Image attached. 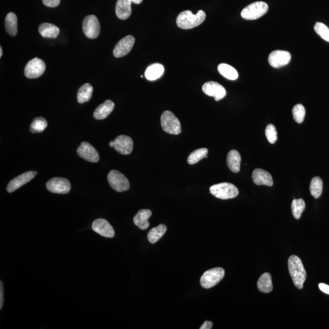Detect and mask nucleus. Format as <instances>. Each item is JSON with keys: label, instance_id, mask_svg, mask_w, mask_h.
Listing matches in <instances>:
<instances>
[{"label": "nucleus", "instance_id": "obj_1", "mask_svg": "<svg viewBox=\"0 0 329 329\" xmlns=\"http://www.w3.org/2000/svg\"><path fill=\"white\" fill-rule=\"evenodd\" d=\"M289 270L294 286L302 289L306 279L307 273L302 262L298 256H290L288 261Z\"/></svg>", "mask_w": 329, "mask_h": 329}, {"label": "nucleus", "instance_id": "obj_2", "mask_svg": "<svg viewBox=\"0 0 329 329\" xmlns=\"http://www.w3.org/2000/svg\"><path fill=\"white\" fill-rule=\"evenodd\" d=\"M206 15L203 10H199L194 15L190 10H185L178 15L176 24L183 30H190L202 24L206 20Z\"/></svg>", "mask_w": 329, "mask_h": 329}, {"label": "nucleus", "instance_id": "obj_3", "mask_svg": "<svg viewBox=\"0 0 329 329\" xmlns=\"http://www.w3.org/2000/svg\"><path fill=\"white\" fill-rule=\"evenodd\" d=\"M210 191L212 195L223 200L234 198L239 193L236 186L227 183H217L212 185L210 187Z\"/></svg>", "mask_w": 329, "mask_h": 329}, {"label": "nucleus", "instance_id": "obj_4", "mask_svg": "<svg viewBox=\"0 0 329 329\" xmlns=\"http://www.w3.org/2000/svg\"><path fill=\"white\" fill-rule=\"evenodd\" d=\"M268 6L263 1H256L248 5L241 12V16L245 20H254L259 19L266 14Z\"/></svg>", "mask_w": 329, "mask_h": 329}, {"label": "nucleus", "instance_id": "obj_5", "mask_svg": "<svg viewBox=\"0 0 329 329\" xmlns=\"http://www.w3.org/2000/svg\"><path fill=\"white\" fill-rule=\"evenodd\" d=\"M160 122L163 130L167 133L178 135L182 131L180 120L171 111L166 110L162 114Z\"/></svg>", "mask_w": 329, "mask_h": 329}, {"label": "nucleus", "instance_id": "obj_6", "mask_svg": "<svg viewBox=\"0 0 329 329\" xmlns=\"http://www.w3.org/2000/svg\"><path fill=\"white\" fill-rule=\"evenodd\" d=\"M225 271L222 268H215L209 269L203 274L200 279L201 286L204 289H209L217 286L223 279Z\"/></svg>", "mask_w": 329, "mask_h": 329}, {"label": "nucleus", "instance_id": "obj_7", "mask_svg": "<svg viewBox=\"0 0 329 329\" xmlns=\"http://www.w3.org/2000/svg\"><path fill=\"white\" fill-rule=\"evenodd\" d=\"M108 180L111 187L118 192H123L130 188L128 179L118 171H110L108 176Z\"/></svg>", "mask_w": 329, "mask_h": 329}, {"label": "nucleus", "instance_id": "obj_8", "mask_svg": "<svg viewBox=\"0 0 329 329\" xmlns=\"http://www.w3.org/2000/svg\"><path fill=\"white\" fill-rule=\"evenodd\" d=\"M82 30L88 38L92 39L97 38L101 30L100 23L98 18L93 15L85 17L83 20Z\"/></svg>", "mask_w": 329, "mask_h": 329}, {"label": "nucleus", "instance_id": "obj_9", "mask_svg": "<svg viewBox=\"0 0 329 329\" xmlns=\"http://www.w3.org/2000/svg\"><path fill=\"white\" fill-rule=\"evenodd\" d=\"M110 146L114 147L121 154L128 155L133 151L134 143L130 137L121 135L110 142Z\"/></svg>", "mask_w": 329, "mask_h": 329}, {"label": "nucleus", "instance_id": "obj_10", "mask_svg": "<svg viewBox=\"0 0 329 329\" xmlns=\"http://www.w3.org/2000/svg\"><path fill=\"white\" fill-rule=\"evenodd\" d=\"M45 62L41 59L35 58L28 62L25 69V76L29 79L37 78L45 71Z\"/></svg>", "mask_w": 329, "mask_h": 329}, {"label": "nucleus", "instance_id": "obj_11", "mask_svg": "<svg viewBox=\"0 0 329 329\" xmlns=\"http://www.w3.org/2000/svg\"><path fill=\"white\" fill-rule=\"evenodd\" d=\"M46 188L50 192L57 194H67L71 191V184L67 179L54 178L46 183Z\"/></svg>", "mask_w": 329, "mask_h": 329}, {"label": "nucleus", "instance_id": "obj_12", "mask_svg": "<svg viewBox=\"0 0 329 329\" xmlns=\"http://www.w3.org/2000/svg\"><path fill=\"white\" fill-rule=\"evenodd\" d=\"M291 58V54L289 51L276 50L269 54L268 62L272 67L278 69L289 64Z\"/></svg>", "mask_w": 329, "mask_h": 329}, {"label": "nucleus", "instance_id": "obj_13", "mask_svg": "<svg viewBox=\"0 0 329 329\" xmlns=\"http://www.w3.org/2000/svg\"><path fill=\"white\" fill-rule=\"evenodd\" d=\"M203 91L206 95L215 98L218 102L226 95V90L224 87L219 83L214 81H209L205 83L202 87Z\"/></svg>", "mask_w": 329, "mask_h": 329}, {"label": "nucleus", "instance_id": "obj_14", "mask_svg": "<svg viewBox=\"0 0 329 329\" xmlns=\"http://www.w3.org/2000/svg\"><path fill=\"white\" fill-rule=\"evenodd\" d=\"M79 157L90 162L99 161L100 156L97 149L88 142H82L77 149Z\"/></svg>", "mask_w": 329, "mask_h": 329}, {"label": "nucleus", "instance_id": "obj_15", "mask_svg": "<svg viewBox=\"0 0 329 329\" xmlns=\"http://www.w3.org/2000/svg\"><path fill=\"white\" fill-rule=\"evenodd\" d=\"M135 43V38L133 36H128L118 41L114 48L113 56L115 58H122L130 53Z\"/></svg>", "mask_w": 329, "mask_h": 329}, {"label": "nucleus", "instance_id": "obj_16", "mask_svg": "<svg viewBox=\"0 0 329 329\" xmlns=\"http://www.w3.org/2000/svg\"><path fill=\"white\" fill-rule=\"evenodd\" d=\"M36 175H37V172L30 171V172H25L22 175L18 176L17 177L13 179L12 181H10L8 185L7 186V191L9 193L14 192L17 189L20 188L21 186L29 183Z\"/></svg>", "mask_w": 329, "mask_h": 329}, {"label": "nucleus", "instance_id": "obj_17", "mask_svg": "<svg viewBox=\"0 0 329 329\" xmlns=\"http://www.w3.org/2000/svg\"><path fill=\"white\" fill-rule=\"evenodd\" d=\"M92 229L97 234L106 238H113L115 231L107 220L102 219H95L92 223Z\"/></svg>", "mask_w": 329, "mask_h": 329}, {"label": "nucleus", "instance_id": "obj_18", "mask_svg": "<svg viewBox=\"0 0 329 329\" xmlns=\"http://www.w3.org/2000/svg\"><path fill=\"white\" fill-rule=\"evenodd\" d=\"M253 180L254 183L257 185H266L271 186L273 185V180L270 173L266 171L259 169L255 170L253 173Z\"/></svg>", "mask_w": 329, "mask_h": 329}, {"label": "nucleus", "instance_id": "obj_19", "mask_svg": "<svg viewBox=\"0 0 329 329\" xmlns=\"http://www.w3.org/2000/svg\"><path fill=\"white\" fill-rule=\"evenodd\" d=\"M115 104L112 101L108 100L105 101L102 105L98 106L93 112V117L97 120H104L107 118L109 115L112 112Z\"/></svg>", "mask_w": 329, "mask_h": 329}, {"label": "nucleus", "instance_id": "obj_20", "mask_svg": "<svg viewBox=\"0 0 329 329\" xmlns=\"http://www.w3.org/2000/svg\"><path fill=\"white\" fill-rule=\"evenodd\" d=\"M132 2L130 0H118L116 1L115 13L121 20H126L131 16Z\"/></svg>", "mask_w": 329, "mask_h": 329}, {"label": "nucleus", "instance_id": "obj_21", "mask_svg": "<svg viewBox=\"0 0 329 329\" xmlns=\"http://www.w3.org/2000/svg\"><path fill=\"white\" fill-rule=\"evenodd\" d=\"M152 212L148 209H142L137 212L134 217L133 221L135 225L140 229L146 230L149 227L148 219L151 217Z\"/></svg>", "mask_w": 329, "mask_h": 329}, {"label": "nucleus", "instance_id": "obj_22", "mask_svg": "<svg viewBox=\"0 0 329 329\" xmlns=\"http://www.w3.org/2000/svg\"><path fill=\"white\" fill-rule=\"evenodd\" d=\"M164 71L163 65L159 63L153 64L147 67L145 73V76L148 81H155L162 76Z\"/></svg>", "mask_w": 329, "mask_h": 329}, {"label": "nucleus", "instance_id": "obj_23", "mask_svg": "<svg viewBox=\"0 0 329 329\" xmlns=\"http://www.w3.org/2000/svg\"><path fill=\"white\" fill-rule=\"evenodd\" d=\"M241 155L237 150L233 149L227 154V164L228 167L233 173L240 172Z\"/></svg>", "mask_w": 329, "mask_h": 329}, {"label": "nucleus", "instance_id": "obj_24", "mask_svg": "<svg viewBox=\"0 0 329 329\" xmlns=\"http://www.w3.org/2000/svg\"><path fill=\"white\" fill-rule=\"evenodd\" d=\"M38 32L43 37L56 38L59 35V28L51 23H43L38 28Z\"/></svg>", "mask_w": 329, "mask_h": 329}, {"label": "nucleus", "instance_id": "obj_25", "mask_svg": "<svg viewBox=\"0 0 329 329\" xmlns=\"http://www.w3.org/2000/svg\"><path fill=\"white\" fill-rule=\"evenodd\" d=\"M257 287L259 291L265 293H269L272 292L273 286L271 274L268 273H263L258 279Z\"/></svg>", "mask_w": 329, "mask_h": 329}, {"label": "nucleus", "instance_id": "obj_26", "mask_svg": "<svg viewBox=\"0 0 329 329\" xmlns=\"http://www.w3.org/2000/svg\"><path fill=\"white\" fill-rule=\"evenodd\" d=\"M167 227L165 224H159V226L152 228L149 230L148 234H147V240L152 244L156 243L160 238L164 236L166 231H167Z\"/></svg>", "mask_w": 329, "mask_h": 329}, {"label": "nucleus", "instance_id": "obj_27", "mask_svg": "<svg viewBox=\"0 0 329 329\" xmlns=\"http://www.w3.org/2000/svg\"><path fill=\"white\" fill-rule=\"evenodd\" d=\"M93 93V87L91 85L87 83L79 88L77 93V100L79 103H84L91 99Z\"/></svg>", "mask_w": 329, "mask_h": 329}, {"label": "nucleus", "instance_id": "obj_28", "mask_svg": "<svg viewBox=\"0 0 329 329\" xmlns=\"http://www.w3.org/2000/svg\"><path fill=\"white\" fill-rule=\"evenodd\" d=\"M5 28L7 33L12 36L17 34V17L13 12H9L5 19Z\"/></svg>", "mask_w": 329, "mask_h": 329}, {"label": "nucleus", "instance_id": "obj_29", "mask_svg": "<svg viewBox=\"0 0 329 329\" xmlns=\"http://www.w3.org/2000/svg\"><path fill=\"white\" fill-rule=\"evenodd\" d=\"M218 70H219V73L227 79L234 81L238 77V74L236 70L229 65L226 64H219L218 67Z\"/></svg>", "mask_w": 329, "mask_h": 329}, {"label": "nucleus", "instance_id": "obj_30", "mask_svg": "<svg viewBox=\"0 0 329 329\" xmlns=\"http://www.w3.org/2000/svg\"><path fill=\"white\" fill-rule=\"evenodd\" d=\"M323 183L320 177H315L311 181L310 191L311 195L315 198H319L323 192Z\"/></svg>", "mask_w": 329, "mask_h": 329}, {"label": "nucleus", "instance_id": "obj_31", "mask_svg": "<svg viewBox=\"0 0 329 329\" xmlns=\"http://www.w3.org/2000/svg\"><path fill=\"white\" fill-rule=\"evenodd\" d=\"M208 149L203 147V148H199L193 151L188 155L187 162L190 165H194L200 161L201 160L204 158H207V154H208Z\"/></svg>", "mask_w": 329, "mask_h": 329}, {"label": "nucleus", "instance_id": "obj_32", "mask_svg": "<svg viewBox=\"0 0 329 329\" xmlns=\"http://www.w3.org/2000/svg\"><path fill=\"white\" fill-rule=\"evenodd\" d=\"M305 208V201L302 199H294L292 203V211L295 219H299Z\"/></svg>", "mask_w": 329, "mask_h": 329}, {"label": "nucleus", "instance_id": "obj_33", "mask_svg": "<svg viewBox=\"0 0 329 329\" xmlns=\"http://www.w3.org/2000/svg\"><path fill=\"white\" fill-rule=\"evenodd\" d=\"M47 121L43 117L34 119L30 126V132L32 133H40L47 128Z\"/></svg>", "mask_w": 329, "mask_h": 329}, {"label": "nucleus", "instance_id": "obj_34", "mask_svg": "<svg viewBox=\"0 0 329 329\" xmlns=\"http://www.w3.org/2000/svg\"><path fill=\"white\" fill-rule=\"evenodd\" d=\"M292 115L295 121L297 123H302L304 120L305 110L304 106L300 104L294 106L292 110Z\"/></svg>", "mask_w": 329, "mask_h": 329}, {"label": "nucleus", "instance_id": "obj_35", "mask_svg": "<svg viewBox=\"0 0 329 329\" xmlns=\"http://www.w3.org/2000/svg\"><path fill=\"white\" fill-rule=\"evenodd\" d=\"M314 30L323 40L329 43V28L323 23L317 22L314 26Z\"/></svg>", "mask_w": 329, "mask_h": 329}, {"label": "nucleus", "instance_id": "obj_36", "mask_svg": "<svg viewBox=\"0 0 329 329\" xmlns=\"http://www.w3.org/2000/svg\"><path fill=\"white\" fill-rule=\"evenodd\" d=\"M265 135L269 143L273 144L278 140V133L273 124H268L265 129Z\"/></svg>", "mask_w": 329, "mask_h": 329}, {"label": "nucleus", "instance_id": "obj_37", "mask_svg": "<svg viewBox=\"0 0 329 329\" xmlns=\"http://www.w3.org/2000/svg\"><path fill=\"white\" fill-rule=\"evenodd\" d=\"M43 3L46 6L55 7L58 6L60 4V0H42Z\"/></svg>", "mask_w": 329, "mask_h": 329}, {"label": "nucleus", "instance_id": "obj_38", "mask_svg": "<svg viewBox=\"0 0 329 329\" xmlns=\"http://www.w3.org/2000/svg\"><path fill=\"white\" fill-rule=\"evenodd\" d=\"M4 304V289L2 281L0 282V309H2Z\"/></svg>", "mask_w": 329, "mask_h": 329}, {"label": "nucleus", "instance_id": "obj_39", "mask_svg": "<svg viewBox=\"0 0 329 329\" xmlns=\"http://www.w3.org/2000/svg\"><path fill=\"white\" fill-rule=\"evenodd\" d=\"M319 288L321 291L325 292V293L329 294V286L328 285L321 283L319 284Z\"/></svg>", "mask_w": 329, "mask_h": 329}, {"label": "nucleus", "instance_id": "obj_40", "mask_svg": "<svg viewBox=\"0 0 329 329\" xmlns=\"http://www.w3.org/2000/svg\"><path fill=\"white\" fill-rule=\"evenodd\" d=\"M213 326V323L211 321H205L203 325H202L200 329H211Z\"/></svg>", "mask_w": 329, "mask_h": 329}, {"label": "nucleus", "instance_id": "obj_41", "mask_svg": "<svg viewBox=\"0 0 329 329\" xmlns=\"http://www.w3.org/2000/svg\"><path fill=\"white\" fill-rule=\"evenodd\" d=\"M132 2H134L135 4H141L143 0H130Z\"/></svg>", "mask_w": 329, "mask_h": 329}, {"label": "nucleus", "instance_id": "obj_42", "mask_svg": "<svg viewBox=\"0 0 329 329\" xmlns=\"http://www.w3.org/2000/svg\"><path fill=\"white\" fill-rule=\"evenodd\" d=\"M2 55V48H0V58H1Z\"/></svg>", "mask_w": 329, "mask_h": 329}]
</instances>
